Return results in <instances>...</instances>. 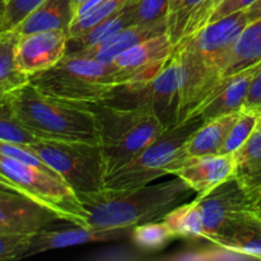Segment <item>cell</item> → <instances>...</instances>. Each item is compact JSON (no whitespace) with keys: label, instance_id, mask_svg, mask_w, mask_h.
<instances>
[{"label":"cell","instance_id":"cell-37","mask_svg":"<svg viewBox=\"0 0 261 261\" xmlns=\"http://www.w3.org/2000/svg\"><path fill=\"white\" fill-rule=\"evenodd\" d=\"M0 190H8V191H15L14 186L12 185L10 182H8L4 177L0 176ZM17 193V191H15Z\"/></svg>","mask_w":261,"mask_h":261},{"label":"cell","instance_id":"cell-32","mask_svg":"<svg viewBox=\"0 0 261 261\" xmlns=\"http://www.w3.org/2000/svg\"><path fill=\"white\" fill-rule=\"evenodd\" d=\"M170 0H137L134 7V24L166 19Z\"/></svg>","mask_w":261,"mask_h":261},{"label":"cell","instance_id":"cell-38","mask_svg":"<svg viewBox=\"0 0 261 261\" xmlns=\"http://www.w3.org/2000/svg\"><path fill=\"white\" fill-rule=\"evenodd\" d=\"M87 0H73V9H74V15H75V12L78 10V8L81 5H83ZM74 20V19H73Z\"/></svg>","mask_w":261,"mask_h":261},{"label":"cell","instance_id":"cell-31","mask_svg":"<svg viewBox=\"0 0 261 261\" xmlns=\"http://www.w3.org/2000/svg\"><path fill=\"white\" fill-rule=\"evenodd\" d=\"M45 0H8L0 17V33L15 30Z\"/></svg>","mask_w":261,"mask_h":261},{"label":"cell","instance_id":"cell-39","mask_svg":"<svg viewBox=\"0 0 261 261\" xmlns=\"http://www.w3.org/2000/svg\"><path fill=\"white\" fill-rule=\"evenodd\" d=\"M7 2L8 0H0V17H2L3 10H4V7H5V4H7Z\"/></svg>","mask_w":261,"mask_h":261},{"label":"cell","instance_id":"cell-11","mask_svg":"<svg viewBox=\"0 0 261 261\" xmlns=\"http://www.w3.org/2000/svg\"><path fill=\"white\" fill-rule=\"evenodd\" d=\"M69 36L64 30L41 31L19 36L15 45V63L23 74H35L53 68L68 53Z\"/></svg>","mask_w":261,"mask_h":261},{"label":"cell","instance_id":"cell-15","mask_svg":"<svg viewBox=\"0 0 261 261\" xmlns=\"http://www.w3.org/2000/svg\"><path fill=\"white\" fill-rule=\"evenodd\" d=\"M133 227L121 228H93V227L74 226V228L56 229L48 231L47 228L32 234L30 249L25 257L50 250L65 249V247L79 246L87 244H99V242L120 241L130 239Z\"/></svg>","mask_w":261,"mask_h":261},{"label":"cell","instance_id":"cell-13","mask_svg":"<svg viewBox=\"0 0 261 261\" xmlns=\"http://www.w3.org/2000/svg\"><path fill=\"white\" fill-rule=\"evenodd\" d=\"M145 93L166 130L180 124L182 69L175 53L145 87Z\"/></svg>","mask_w":261,"mask_h":261},{"label":"cell","instance_id":"cell-10","mask_svg":"<svg viewBox=\"0 0 261 261\" xmlns=\"http://www.w3.org/2000/svg\"><path fill=\"white\" fill-rule=\"evenodd\" d=\"M204 221V240L211 241L244 212L257 209L256 199L247 194L234 178L222 184L203 198H196Z\"/></svg>","mask_w":261,"mask_h":261},{"label":"cell","instance_id":"cell-34","mask_svg":"<svg viewBox=\"0 0 261 261\" xmlns=\"http://www.w3.org/2000/svg\"><path fill=\"white\" fill-rule=\"evenodd\" d=\"M255 2H256V0H223V2L216 8V10L212 13L206 25L216 22V20L221 19V18H224L226 15L232 14V13L247 9V8H249L250 5L254 4Z\"/></svg>","mask_w":261,"mask_h":261},{"label":"cell","instance_id":"cell-4","mask_svg":"<svg viewBox=\"0 0 261 261\" xmlns=\"http://www.w3.org/2000/svg\"><path fill=\"white\" fill-rule=\"evenodd\" d=\"M92 107L98 117L101 147L109 172L143 152L166 130L148 101L145 87L133 102H102Z\"/></svg>","mask_w":261,"mask_h":261},{"label":"cell","instance_id":"cell-24","mask_svg":"<svg viewBox=\"0 0 261 261\" xmlns=\"http://www.w3.org/2000/svg\"><path fill=\"white\" fill-rule=\"evenodd\" d=\"M19 36L14 32L0 33V97H5L30 83L15 63V45Z\"/></svg>","mask_w":261,"mask_h":261},{"label":"cell","instance_id":"cell-12","mask_svg":"<svg viewBox=\"0 0 261 261\" xmlns=\"http://www.w3.org/2000/svg\"><path fill=\"white\" fill-rule=\"evenodd\" d=\"M60 221L55 213L15 191L0 190V234H35Z\"/></svg>","mask_w":261,"mask_h":261},{"label":"cell","instance_id":"cell-35","mask_svg":"<svg viewBox=\"0 0 261 261\" xmlns=\"http://www.w3.org/2000/svg\"><path fill=\"white\" fill-rule=\"evenodd\" d=\"M244 107L261 110V69L257 71L254 81H252Z\"/></svg>","mask_w":261,"mask_h":261},{"label":"cell","instance_id":"cell-17","mask_svg":"<svg viewBox=\"0 0 261 261\" xmlns=\"http://www.w3.org/2000/svg\"><path fill=\"white\" fill-rule=\"evenodd\" d=\"M209 242L246 259L261 260L260 212L257 209L244 212Z\"/></svg>","mask_w":261,"mask_h":261},{"label":"cell","instance_id":"cell-18","mask_svg":"<svg viewBox=\"0 0 261 261\" xmlns=\"http://www.w3.org/2000/svg\"><path fill=\"white\" fill-rule=\"evenodd\" d=\"M167 33V24L166 19L157 20L152 23H140V24H132L124 28L112 37L107 38L102 43L92 47L83 48L78 51H70L73 54L92 58L101 63L110 64L115 60L119 55L129 50L133 46L148 40V38L155 37V36Z\"/></svg>","mask_w":261,"mask_h":261},{"label":"cell","instance_id":"cell-22","mask_svg":"<svg viewBox=\"0 0 261 261\" xmlns=\"http://www.w3.org/2000/svg\"><path fill=\"white\" fill-rule=\"evenodd\" d=\"M261 61V18L249 23L232 48L224 78Z\"/></svg>","mask_w":261,"mask_h":261},{"label":"cell","instance_id":"cell-21","mask_svg":"<svg viewBox=\"0 0 261 261\" xmlns=\"http://www.w3.org/2000/svg\"><path fill=\"white\" fill-rule=\"evenodd\" d=\"M73 19V0H45L41 7L13 31L18 36L50 30H64L68 32Z\"/></svg>","mask_w":261,"mask_h":261},{"label":"cell","instance_id":"cell-20","mask_svg":"<svg viewBox=\"0 0 261 261\" xmlns=\"http://www.w3.org/2000/svg\"><path fill=\"white\" fill-rule=\"evenodd\" d=\"M236 182L256 199L261 193V114L249 139L233 153Z\"/></svg>","mask_w":261,"mask_h":261},{"label":"cell","instance_id":"cell-27","mask_svg":"<svg viewBox=\"0 0 261 261\" xmlns=\"http://www.w3.org/2000/svg\"><path fill=\"white\" fill-rule=\"evenodd\" d=\"M175 236L163 221L147 222L133 227L130 240L133 245L144 252L160 251L165 249Z\"/></svg>","mask_w":261,"mask_h":261},{"label":"cell","instance_id":"cell-25","mask_svg":"<svg viewBox=\"0 0 261 261\" xmlns=\"http://www.w3.org/2000/svg\"><path fill=\"white\" fill-rule=\"evenodd\" d=\"M161 221L165 222L175 237L204 239V221L196 198L171 209Z\"/></svg>","mask_w":261,"mask_h":261},{"label":"cell","instance_id":"cell-7","mask_svg":"<svg viewBox=\"0 0 261 261\" xmlns=\"http://www.w3.org/2000/svg\"><path fill=\"white\" fill-rule=\"evenodd\" d=\"M0 176L12 184L17 193L46 206L60 221L89 227L88 214L78 194L59 176L5 155H0Z\"/></svg>","mask_w":261,"mask_h":261},{"label":"cell","instance_id":"cell-23","mask_svg":"<svg viewBox=\"0 0 261 261\" xmlns=\"http://www.w3.org/2000/svg\"><path fill=\"white\" fill-rule=\"evenodd\" d=\"M135 2L137 0H132L130 3H127L120 12H117L116 14L111 15L110 18H107V19L102 20L101 23L94 25L91 31H88L82 37L75 38V40H69L68 47L69 46L73 47L70 51L83 50V48H88L92 47V46L99 45L103 41H106L107 38L112 37L117 32L124 30V28L134 24ZM70 51H68V53H70Z\"/></svg>","mask_w":261,"mask_h":261},{"label":"cell","instance_id":"cell-40","mask_svg":"<svg viewBox=\"0 0 261 261\" xmlns=\"http://www.w3.org/2000/svg\"><path fill=\"white\" fill-rule=\"evenodd\" d=\"M259 206H261V193L260 195L257 196V208H259Z\"/></svg>","mask_w":261,"mask_h":261},{"label":"cell","instance_id":"cell-28","mask_svg":"<svg viewBox=\"0 0 261 261\" xmlns=\"http://www.w3.org/2000/svg\"><path fill=\"white\" fill-rule=\"evenodd\" d=\"M0 140L18 144H32L40 140L18 120L10 94L0 97Z\"/></svg>","mask_w":261,"mask_h":261},{"label":"cell","instance_id":"cell-9","mask_svg":"<svg viewBox=\"0 0 261 261\" xmlns=\"http://www.w3.org/2000/svg\"><path fill=\"white\" fill-rule=\"evenodd\" d=\"M175 51L167 33L148 38L117 56L111 64L120 89L139 91L152 82Z\"/></svg>","mask_w":261,"mask_h":261},{"label":"cell","instance_id":"cell-26","mask_svg":"<svg viewBox=\"0 0 261 261\" xmlns=\"http://www.w3.org/2000/svg\"><path fill=\"white\" fill-rule=\"evenodd\" d=\"M204 2L205 0H170L166 24L167 35L175 47L184 40L191 19Z\"/></svg>","mask_w":261,"mask_h":261},{"label":"cell","instance_id":"cell-41","mask_svg":"<svg viewBox=\"0 0 261 261\" xmlns=\"http://www.w3.org/2000/svg\"><path fill=\"white\" fill-rule=\"evenodd\" d=\"M257 211H259L260 214H261V206H259V208H257Z\"/></svg>","mask_w":261,"mask_h":261},{"label":"cell","instance_id":"cell-30","mask_svg":"<svg viewBox=\"0 0 261 261\" xmlns=\"http://www.w3.org/2000/svg\"><path fill=\"white\" fill-rule=\"evenodd\" d=\"M260 114L261 110L250 109V107H242L240 110L239 116L227 135L221 154H233L249 139L259 121Z\"/></svg>","mask_w":261,"mask_h":261},{"label":"cell","instance_id":"cell-33","mask_svg":"<svg viewBox=\"0 0 261 261\" xmlns=\"http://www.w3.org/2000/svg\"><path fill=\"white\" fill-rule=\"evenodd\" d=\"M32 234H0V260L25 257Z\"/></svg>","mask_w":261,"mask_h":261},{"label":"cell","instance_id":"cell-8","mask_svg":"<svg viewBox=\"0 0 261 261\" xmlns=\"http://www.w3.org/2000/svg\"><path fill=\"white\" fill-rule=\"evenodd\" d=\"M28 145L76 194L105 189L109 170L101 144L37 140Z\"/></svg>","mask_w":261,"mask_h":261},{"label":"cell","instance_id":"cell-36","mask_svg":"<svg viewBox=\"0 0 261 261\" xmlns=\"http://www.w3.org/2000/svg\"><path fill=\"white\" fill-rule=\"evenodd\" d=\"M247 17H249L250 23L261 18V0H256L252 5H250L246 9Z\"/></svg>","mask_w":261,"mask_h":261},{"label":"cell","instance_id":"cell-5","mask_svg":"<svg viewBox=\"0 0 261 261\" xmlns=\"http://www.w3.org/2000/svg\"><path fill=\"white\" fill-rule=\"evenodd\" d=\"M30 83L46 96L84 105L112 101L120 89L111 64L73 53H66L53 68L31 76Z\"/></svg>","mask_w":261,"mask_h":261},{"label":"cell","instance_id":"cell-6","mask_svg":"<svg viewBox=\"0 0 261 261\" xmlns=\"http://www.w3.org/2000/svg\"><path fill=\"white\" fill-rule=\"evenodd\" d=\"M203 121L201 117H194L165 130L143 152L107 173L105 188L114 190L139 188L167 175H173L184 160V144Z\"/></svg>","mask_w":261,"mask_h":261},{"label":"cell","instance_id":"cell-2","mask_svg":"<svg viewBox=\"0 0 261 261\" xmlns=\"http://www.w3.org/2000/svg\"><path fill=\"white\" fill-rule=\"evenodd\" d=\"M194 193L180 177L133 189H102L78 194L93 228L135 227L161 221Z\"/></svg>","mask_w":261,"mask_h":261},{"label":"cell","instance_id":"cell-1","mask_svg":"<svg viewBox=\"0 0 261 261\" xmlns=\"http://www.w3.org/2000/svg\"><path fill=\"white\" fill-rule=\"evenodd\" d=\"M249 23L246 9L239 10L196 31L176 46L173 53L182 69L181 122L193 119L196 110L221 86L232 48Z\"/></svg>","mask_w":261,"mask_h":261},{"label":"cell","instance_id":"cell-3","mask_svg":"<svg viewBox=\"0 0 261 261\" xmlns=\"http://www.w3.org/2000/svg\"><path fill=\"white\" fill-rule=\"evenodd\" d=\"M23 126L40 140L101 144L98 117L92 105L46 96L31 83L10 93Z\"/></svg>","mask_w":261,"mask_h":261},{"label":"cell","instance_id":"cell-16","mask_svg":"<svg viewBox=\"0 0 261 261\" xmlns=\"http://www.w3.org/2000/svg\"><path fill=\"white\" fill-rule=\"evenodd\" d=\"M260 69L261 61L239 73L223 78L221 86L196 110L193 119L201 117L203 120H208L240 111L245 106L250 87Z\"/></svg>","mask_w":261,"mask_h":261},{"label":"cell","instance_id":"cell-14","mask_svg":"<svg viewBox=\"0 0 261 261\" xmlns=\"http://www.w3.org/2000/svg\"><path fill=\"white\" fill-rule=\"evenodd\" d=\"M233 172V154H212L185 158L173 176L180 177L196 194V198H203L222 184L232 180Z\"/></svg>","mask_w":261,"mask_h":261},{"label":"cell","instance_id":"cell-19","mask_svg":"<svg viewBox=\"0 0 261 261\" xmlns=\"http://www.w3.org/2000/svg\"><path fill=\"white\" fill-rule=\"evenodd\" d=\"M239 112L204 120L203 124L194 130L193 134L184 144V160L188 157H198V155L221 154L227 135L236 121Z\"/></svg>","mask_w":261,"mask_h":261},{"label":"cell","instance_id":"cell-29","mask_svg":"<svg viewBox=\"0 0 261 261\" xmlns=\"http://www.w3.org/2000/svg\"><path fill=\"white\" fill-rule=\"evenodd\" d=\"M130 2L132 0H105L103 3H101L98 7L92 9L91 12L86 13L82 17L75 18L68 28L69 40H75V38L86 35L94 25L110 18L111 15L116 14Z\"/></svg>","mask_w":261,"mask_h":261}]
</instances>
